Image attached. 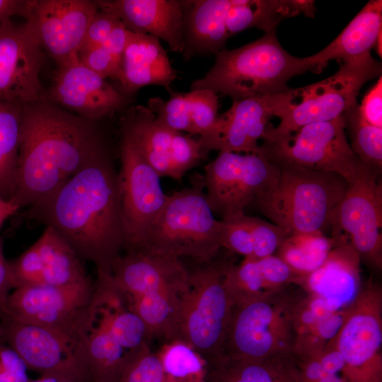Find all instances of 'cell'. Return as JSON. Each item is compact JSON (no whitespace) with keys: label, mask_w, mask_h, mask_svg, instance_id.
Listing matches in <instances>:
<instances>
[{"label":"cell","mask_w":382,"mask_h":382,"mask_svg":"<svg viewBox=\"0 0 382 382\" xmlns=\"http://www.w3.org/2000/svg\"><path fill=\"white\" fill-rule=\"evenodd\" d=\"M302 292L300 285L291 284L258 299L233 303L220 356L262 359L292 354L294 309Z\"/></svg>","instance_id":"cell-9"},{"label":"cell","mask_w":382,"mask_h":382,"mask_svg":"<svg viewBox=\"0 0 382 382\" xmlns=\"http://www.w3.org/2000/svg\"><path fill=\"white\" fill-rule=\"evenodd\" d=\"M33 217L52 228L97 276H110L125 245L119 173L105 144L78 173L31 207Z\"/></svg>","instance_id":"cell-1"},{"label":"cell","mask_w":382,"mask_h":382,"mask_svg":"<svg viewBox=\"0 0 382 382\" xmlns=\"http://www.w3.org/2000/svg\"><path fill=\"white\" fill-rule=\"evenodd\" d=\"M193 263L170 340L191 346L209 363L221 354L233 305L225 280L236 262L221 248L214 257Z\"/></svg>","instance_id":"cell-6"},{"label":"cell","mask_w":382,"mask_h":382,"mask_svg":"<svg viewBox=\"0 0 382 382\" xmlns=\"http://www.w3.org/2000/svg\"><path fill=\"white\" fill-rule=\"evenodd\" d=\"M342 117L353 152L366 167L378 176L382 169V128L364 120L357 103L346 110Z\"/></svg>","instance_id":"cell-35"},{"label":"cell","mask_w":382,"mask_h":382,"mask_svg":"<svg viewBox=\"0 0 382 382\" xmlns=\"http://www.w3.org/2000/svg\"><path fill=\"white\" fill-rule=\"evenodd\" d=\"M48 100L85 119L98 122L129 103L105 79L79 61L57 68Z\"/></svg>","instance_id":"cell-20"},{"label":"cell","mask_w":382,"mask_h":382,"mask_svg":"<svg viewBox=\"0 0 382 382\" xmlns=\"http://www.w3.org/2000/svg\"><path fill=\"white\" fill-rule=\"evenodd\" d=\"M361 115L369 124L382 128V78L366 93L359 105Z\"/></svg>","instance_id":"cell-44"},{"label":"cell","mask_w":382,"mask_h":382,"mask_svg":"<svg viewBox=\"0 0 382 382\" xmlns=\"http://www.w3.org/2000/svg\"><path fill=\"white\" fill-rule=\"evenodd\" d=\"M163 100L151 98L147 108L159 125L175 132L198 134L204 157L214 150L217 138L219 98L209 89H195L189 92L173 91Z\"/></svg>","instance_id":"cell-21"},{"label":"cell","mask_w":382,"mask_h":382,"mask_svg":"<svg viewBox=\"0 0 382 382\" xmlns=\"http://www.w3.org/2000/svg\"><path fill=\"white\" fill-rule=\"evenodd\" d=\"M332 340L325 346L319 356V359L326 374H342L345 367V361Z\"/></svg>","instance_id":"cell-45"},{"label":"cell","mask_w":382,"mask_h":382,"mask_svg":"<svg viewBox=\"0 0 382 382\" xmlns=\"http://www.w3.org/2000/svg\"><path fill=\"white\" fill-rule=\"evenodd\" d=\"M99 10L98 1L29 0L28 14L45 52L57 68L79 61L88 27Z\"/></svg>","instance_id":"cell-17"},{"label":"cell","mask_w":382,"mask_h":382,"mask_svg":"<svg viewBox=\"0 0 382 382\" xmlns=\"http://www.w3.org/2000/svg\"><path fill=\"white\" fill-rule=\"evenodd\" d=\"M204 189L203 178H197L192 186L168 195L141 241L132 250L180 260L186 257L192 262L214 257L221 248V222L215 218Z\"/></svg>","instance_id":"cell-7"},{"label":"cell","mask_w":382,"mask_h":382,"mask_svg":"<svg viewBox=\"0 0 382 382\" xmlns=\"http://www.w3.org/2000/svg\"><path fill=\"white\" fill-rule=\"evenodd\" d=\"M4 256L3 254V242L2 240L0 238V257Z\"/></svg>","instance_id":"cell-50"},{"label":"cell","mask_w":382,"mask_h":382,"mask_svg":"<svg viewBox=\"0 0 382 382\" xmlns=\"http://www.w3.org/2000/svg\"><path fill=\"white\" fill-rule=\"evenodd\" d=\"M96 307L91 326L77 347L78 366L86 382H119L127 364L146 345L127 335L105 307Z\"/></svg>","instance_id":"cell-18"},{"label":"cell","mask_w":382,"mask_h":382,"mask_svg":"<svg viewBox=\"0 0 382 382\" xmlns=\"http://www.w3.org/2000/svg\"><path fill=\"white\" fill-rule=\"evenodd\" d=\"M9 264L15 289L25 285L42 284L43 268L35 243Z\"/></svg>","instance_id":"cell-40"},{"label":"cell","mask_w":382,"mask_h":382,"mask_svg":"<svg viewBox=\"0 0 382 382\" xmlns=\"http://www.w3.org/2000/svg\"><path fill=\"white\" fill-rule=\"evenodd\" d=\"M95 294L90 278L64 286H18L8 298L4 318L50 329L79 345L95 317Z\"/></svg>","instance_id":"cell-10"},{"label":"cell","mask_w":382,"mask_h":382,"mask_svg":"<svg viewBox=\"0 0 382 382\" xmlns=\"http://www.w3.org/2000/svg\"><path fill=\"white\" fill-rule=\"evenodd\" d=\"M278 165L262 150L256 153L219 151L204 166L206 197L221 219L242 214L246 207L276 181Z\"/></svg>","instance_id":"cell-12"},{"label":"cell","mask_w":382,"mask_h":382,"mask_svg":"<svg viewBox=\"0 0 382 382\" xmlns=\"http://www.w3.org/2000/svg\"><path fill=\"white\" fill-rule=\"evenodd\" d=\"M35 244L43 268L41 285L64 286L89 278L82 260L52 228L46 226Z\"/></svg>","instance_id":"cell-31"},{"label":"cell","mask_w":382,"mask_h":382,"mask_svg":"<svg viewBox=\"0 0 382 382\" xmlns=\"http://www.w3.org/2000/svg\"><path fill=\"white\" fill-rule=\"evenodd\" d=\"M20 207L11 200H6L0 197V227L11 216L16 214Z\"/></svg>","instance_id":"cell-48"},{"label":"cell","mask_w":382,"mask_h":382,"mask_svg":"<svg viewBox=\"0 0 382 382\" xmlns=\"http://www.w3.org/2000/svg\"><path fill=\"white\" fill-rule=\"evenodd\" d=\"M215 56L213 66L192 83L191 90L209 89L234 100L287 91L290 79L316 72L307 57H294L282 47L276 30L238 48H224Z\"/></svg>","instance_id":"cell-4"},{"label":"cell","mask_w":382,"mask_h":382,"mask_svg":"<svg viewBox=\"0 0 382 382\" xmlns=\"http://www.w3.org/2000/svg\"><path fill=\"white\" fill-rule=\"evenodd\" d=\"M381 25L382 1L371 0L332 42L307 59L320 72L330 60L346 63L371 56V50L381 37Z\"/></svg>","instance_id":"cell-27"},{"label":"cell","mask_w":382,"mask_h":382,"mask_svg":"<svg viewBox=\"0 0 382 382\" xmlns=\"http://www.w3.org/2000/svg\"><path fill=\"white\" fill-rule=\"evenodd\" d=\"M11 289L15 284L9 262L4 256L0 257V318L6 316V304Z\"/></svg>","instance_id":"cell-46"},{"label":"cell","mask_w":382,"mask_h":382,"mask_svg":"<svg viewBox=\"0 0 382 382\" xmlns=\"http://www.w3.org/2000/svg\"><path fill=\"white\" fill-rule=\"evenodd\" d=\"M335 244L348 243L373 269H382V185L364 167L347 182L331 220Z\"/></svg>","instance_id":"cell-14"},{"label":"cell","mask_w":382,"mask_h":382,"mask_svg":"<svg viewBox=\"0 0 382 382\" xmlns=\"http://www.w3.org/2000/svg\"><path fill=\"white\" fill-rule=\"evenodd\" d=\"M47 98L22 105L16 178L10 199L33 207L82 169L105 144L97 125Z\"/></svg>","instance_id":"cell-2"},{"label":"cell","mask_w":382,"mask_h":382,"mask_svg":"<svg viewBox=\"0 0 382 382\" xmlns=\"http://www.w3.org/2000/svg\"><path fill=\"white\" fill-rule=\"evenodd\" d=\"M347 307L332 311L315 325L297 335L292 350L295 358L320 355L325 346L336 336L345 318Z\"/></svg>","instance_id":"cell-36"},{"label":"cell","mask_w":382,"mask_h":382,"mask_svg":"<svg viewBox=\"0 0 382 382\" xmlns=\"http://www.w3.org/2000/svg\"><path fill=\"white\" fill-rule=\"evenodd\" d=\"M119 382H166L160 360L149 344L127 364Z\"/></svg>","instance_id":"cell-38"},{"label":"cell","mask_w":382,"mask_h":382,"mask_svg":"<svg viewBox=\"0 0 382 382\" xmlns=\"http://www.w3.org/2000/svg\"><path fill=\"white\" fill-rule=\"evenodd\" d=\"M99 8L114 13L130 32L163 40L172 52L183 54L184 10L178 0L98 1Z\"/></svg>","instance_id":"cell-22"},{"label":"cell","mask_w":382,"mask_h":382,"mask_svg":"<svg viewBox=\"0 0 382 382\" xmlns=\"http://www.w3.org/2000/svg\"><path fill=\"white\" fill-rule=\"evenodd\" d=\"M119 172L125 251L134 249L163 207L168 195L160 176L141 156L122 125Z\"/></svg>","instance_id":"cell-16"},{"label":"cell","mask_w":382,"mask_h":382,"mask_svg":"<svg viewBox=\"0 0 382 382\" xmlns=\"http://www.w3.org/2000/svg\"><path fill=\"white\" fill-rule=\"evenodd\" d=\"M111 280L127 308L146 325L150 339L170 340L188 282L182 260L127 251L115 260Z\"/></svg>","instance_id":"cell-3"},{"label":"cell","mask_w":382,"mask_h":382,"mask_svg":"<svg viewBox=\"0 0 382 382\" xmlns=\"http://www.w3.org/2000/svg\"><path fill=\"white\" fill-rule=\"evenodd\" d=\"M342 115L332 120L304 125L260 146L275 163H291L339 175L347 182L366 167L349 144Z\"/></svg>","instance_id":"cell-13"},{"label":"cell","mask_w":382,"mask_h":382,"mask_svg":"<svg viewBox=\"0 0 382 382\" xmlns=\"http://www.w3.org/2000/svg\"><path fill=\"white\" fill-rule=\"evenodd\" d=\"M381 62L369 56L343 63L335 74L320 81L273 94V116L280 122L275 127L269 125L262 139L274 140L304 125L341 116L357 103L364 84L381 76Z\"/></svg>","instance_id":"cell-8"},{"label":"cell","mask_w":382,"mask_h":382,"mask_svg":"<svg viewBox=\"0 0 382 382\" xmlns=\"http://www.w3.org/2000/svg\"><path fill=\"white\" fill-rule=\"evenodd\" d=\"M231 108L219 115L216 151L256 153L273 116L272 95L232 100Z\"/></svg>","instance_id":"cell-25"},{"label":"cell","mask_w":382,"mask_h":382,"mask_svg":"<svg viewBox=\"0 0 382 382\" xmlns=\"http://www.w3.org/2000/svg\"><path fill=\"white\" fill-rule=\"evenodd\" d=\"M207 382H302L292 354L262 359L220 356L207 363Z\"/></svg>","instance_id":"cell-28"},{"label":"cell","mask_w":382,"mask_h":382,"mask_svg":"<svg viewBox=\"0 0 382 382\" xmlns=\"http://www.w3.org/2000/svg\"><path fill=\"white\" fill-rule=\"evenodd\" d=\"M276 181L252 202L289 236L324 233L347 181L337 174L291 163H276Z\"/></svg>","instance_id":"cell-5"},{"label":"cell","mask_w":382,"mask_h":382,"mask_svg":"<svg viewBox=\"0 0 382 382\" xmlns=\"http://www.w3.org/2000/svg\"><path fill=\"white\" fill-rule=\"evenodd\" d=\"M0 23V103L25 105L47 98L40 72L45 52L33 21Z\"/></svg>","instance_id":"cell-15"},{"label":"cell","mask_w":382,"mask_h":382,"mask_svg":"<svg viewBox=\"0 0 382 382\" xmlns=\"http://www.w3.org/2000/svg\"><path fill=\"white\" fill-rule=\"evenodd\" d=\"M2 340L23 359L29 369L42 375L86 382L77 364L76 344L53 330L1 318Z\"/></svg>","instance_id":"cell-19"},{"label":"cell","mask_w":382,"mask_h":382,"mask_svg":"<svg viewBox=\"0 0 382 382\" xmlns=\"http://www.w3.org/2000/svg\"><path fill=\"white\" fill-rule=\"evenodd\" d=\"M177 77L178 71L158 38L128 31L118 80L126 96L151 85L170 93L171 83Z\"/></svg>","instance_id":"cell-24"},{"label":"cell","mask_w":382,"mask_h":382,"mask_svg":"<svg viewBox=\"0 0 382 382\" xmlns=\"http://www.w3.org/2000/svg\"><path fill=\"white\" fill-rule=\"evenodd\" d=\"M332 311L321 297L303 289L294 309L296 337L315 325Z\"/></svg>","instance_id":"cell-39"},{"label":"cell","mask_w":382,"mask_h":382,"mask_svg":"<svg viewBox=\"0 0 382 382\" xmlns=\"http://www.w3.org/2000/svg\"><path fill=\"white\" fill-rule=\"evenodd\" d=\"M345 361L348 382H382V288L371 279L362 283L333 338Z\"/></svg>","instance_id":"cell-11"},{"label":"cell","mask_w":382,"mask_h":382,"mask_svg":"<svg viewBox=\"0 0 382 382\" xmlns=\"http://www.w3.org/2000/svg\"><path fill=\"white\" fill-rule=\"evenodd\" d=\"M335 245V241L322 233L286 237L276 255L302 278L318 269Z\"/></svg>","instance_id":"cell-32"},{"label":"cell","mask_w":382,"mask_h":382,"mask_svg":"<svg viewBox=\"0 0 382 382\" xmlns=\"http://www.w3.org/2000/svg\"><path fill=\"white\" fill-rule=\"evenodd\" d=\"M313 11V2L310 0H232L227 13V30L229 37L254 27L269 33L276 30L284 18L301 13L310 17Z\"/></svg>","instance_id":"cell-30"},{"label":"cell","mask_w":382,"mask_h":382,"mask_svg":"<svg viewBox=\"0 0 382 382\" xmlns=\"http://www.w3.org/2000/svg\"><path fill=\"white\" fill-rule=\"evenodd\" d=\"M120 21L112 12L99 8L88 27L79 52L103 45Z\"/></svg>","instance_id":"cell-42"},{"label":"cell","mask_w":382,"mask_h":382,"mask_svg":"<svg viewBox=\"0 0 382 382\" xmlns=\"http://www.w3.org/2000/svg\"><path fill=\"white\" fill-rule=\"evenodd\" d=\"M361 259L348 243L335 244L323 263L304 276L302 289L323 299L332 311L348 306L362 284Z\"/></svg>","instance_id":"cell-23"},{"label":"cell","mask_w":382,"mask_h":382,"mask_svg":"<svg viewBox=\"0 0 382 382\" xmlns=\"http://www.w3.org/2000/svg\"><path fill=\"white\" fill-rule=\"evenodd\" d=\"M122 125L160 178H172L170 151L175 131L157 123L154 115L144 105L128 109Z\"/></svg>","instance_id":"cell-29"},{"label":"cell","mask_w":382,"mask_h":382,"mask_svg":"<svg viewBox=\"0 0 382 382\" xmlns=\"http://www.w3.org/2000/svg\"><path fill=\"white\" fill-rule=\"evenodd\" d=\"M315 382H348L347 380L341 374H328Z\"/></svg>","instance_id":"cell-49"},{"label":"cell","mask_w":382,"mask_h":382,"mask_svg":"<svg viewBox=\"0 0 382 382\" xmlns=\"http://www.w3.org/2000/svg\"><path fill=\"white\" fill-rule=\"evenodd\" d=\"M28 369L20 356L0 343V382H30Z\"/></svg>","instance_id":"cell-43"},{"label":"cell","mask_w":382,"mask_h":382,"mask_svg":"<svg viewBox=\"0 0 382 382\" xmlns=\"http://www.w3.org/2000/svg\"><path fill=\"white\" fill-rule=\"evenodd\" d=\"M79 59L82 64L101 77L119 80L122 60L105 44L79 52Z\"/></svg>","instance_id":"cell-41"},{"label":"cell","mask_w":382,"mask_h":382,"mask_svg":"<svg viewBox=\"0 0 382 382\" xmlns=\"http://www.w3.org/2000/svg\"><path fill=\"white\" fill-rule=\"evenodd\" d=\"M28 7L29 0H0V23L13 16L26 18Z\"/></svg>","instance_id":"cell-47"},{"label":"cell","mask_w":382,"mask_h":382,"mask_svg":"<svg viewBox=\"0 0 382 382\" xmlns=\"http://www.w3.org/2000/svg\"><path fill=\"white\" fill-rule=\"evenodd\" d=\"M296 274L276 255L245 257L228 271L225 284L233 303L258 299L291 284H300Z\"/></svg>","instance_id":"cell-26"},{"label":"cell","mask_w":382,"mask_h":382,"mask_svg":"<svg viewBox=\"0 0 382 382\" xmlns=\"http://www.w3.org/2000/svg\"><path fill=\"white\" fill-rule=\"evenodd\" d=\"M156 353L166 382H207V362L191 346L179 340H169Z\"/></svg>","instance_id":"cell-34"},{"label":"cell","mask_w":382,"mask_h":382,"mask_svg":"<svg viewBox=\"0 0 382 382\" xmlns=\"http://www.w3.org/2000/svg\"><path fill=\"white\" fill-rule=\"evenodd\" d=\"M204 158L198 139L190 134L175 132L170 151L171 178L180 179Z\"/></svg>","instance_id":"cell-37"},{"label":"cell","mask_w":382,"mask_h":382,"mask_svg":"<svg viewBox=\"0 0 382 382\" xmlns=\"http://www.w3.org/2000/svg\"><path fill=\"white\" fill-rule=\"evenodd\" d=\"M1 340H2V332H1V328L0 325V343H1Z\"/></svg>","instance_id":"cell-51"},{"label":"cell","mask_w":382,"mask_h":382,"mask_svg":"<svg viewBox=\"0 0 382 382\" xmlns=\"http://www.w3.org/2000/svg\"><path fill=\"white\" fill-rule=\"evenodd\" d=\"M22 105L0 103V197L10 200L15 183Z\"/></svg>","instance_id":"cell-33"}]
</instances>
